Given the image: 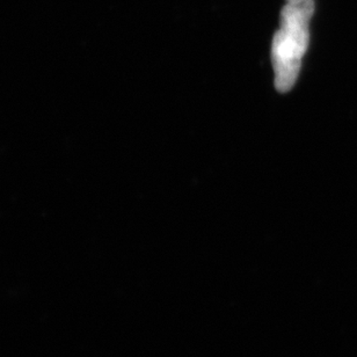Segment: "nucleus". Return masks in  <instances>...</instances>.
<instances>
[{
  "label": "nucleus",
  "instance_id": "nucleus-1",
  "mask_svg": "<svg viewBox=\"0 0 357 357\" xmlns=\"http://www.w3.org/2000/svg\"><path fill=\"white\" fill-rule=\"evenodd\" d=\"M313 13V0L288 3L282 8L280 29L271 45L275 87L278 92H289L298 78L303 56L309 45V24Z\"/></svg>",
  "mask_w": 357,
  "mask_h": 357
},
{
  "label": "nucleus",
  "instance_id": "nucleus-2",
  "mask_svg": "<svg viewBox=\"0 0 357 357\" xmlns=\"http://www.w3.org/2000/svg\"><path fill=\"white\" fill-rule=\"evenodd\" d=\"M288 3H297V1H301V0H287Z\"/></svg>",
  "mask_w": 357,
  "mask_h": 357
}]
</instances>
